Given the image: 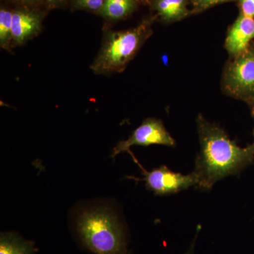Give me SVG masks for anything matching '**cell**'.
<instances>
[{
    "label": "cell",
    "mask_w": 254,
    "mask_h": 254,
    "mask_svg": "<svg viewBox=\"0 0 254 254\" xmlns=\"http://www.w3.org/2000/svg\"><path fill=\"white\" fill-rule=\"evenodd\" d=\"M200 143L195 158V170L198 188L210 190L222 179L240 173L254 159V143L241 148L215 124L209 123L201 115L197 118Z\"/></svg>",
    "instance_id": "obj_1"
},
{
    "label": "cell",
    "mask_w": 254,
    "mask_h": 254,
    "mask_svg": "<svg viewBox=\"0 0 254 254\" xmlns=\"http://www.w3.org/2000/svg\"><path fill=\"white\" fill-rule=\"evenodd\" d=\"M75 230L81 245L91 253H128L126 230L108 209L92 208L82 212Z\"/></svg>",
    "instance_id": "obj_2"
},
{
    "label": "cell",
    "mask_w": 254,
    "mask_h": 254,
    "mask_svg": "<svg viewBox=\"0 0 254 254\" xmlns=\"http://www.w3.org/2000/svg\"><path fill=\"white\" fill-rule=\"evenodd\" d=\"M150 34L148 23L127 31L110 32L91 69L98 74L121 72Z\"/></svg>",
    "instance_id": "obj_3"
},
{
    "label": "cell",
    "mask_w": 254,
    "mask_h": 254,
    "mask_svg": "<svg viewBox=\"0 0 254 254\" xmlns=\"http://www.w3.org/2000/svg\"><path fill=\"white\" fill-rule=\"evenodd\" d=\"M223 85L225 91L235 98L254 100V50L247 49L235 57L226 68Z\"/></svg>",
    "instance_id": "obj_4"
},
{
    "label": "cell",
    "mask_w": 254,
    "mask_h": 254,
    "mask_svg": "<svg viewBox=\"0 0 254 254\" xmlns=\"http://www.w3.org/2000/svg\"><path fill=\"white\" fill-rule=\"evenodd\" d=\"M143 174L145 187L155 195L173 194L198 185V178L194 172L182 175L172 171L165 165L150 172L144 170Z\"/></svg>",
    "instance_id": "obj_5"
},
{
    "label": "cell",
    "mask_w": 254,
    "mask_h": 254,
    "mask_svg": "<svg viewBox=\"0 0 254 254\" xmlns=\"http://www.w3.org/2000/svg\"><path fill=\"white\" fill-rule=\"evenodd\" d=\"M153 144L173 147L175 145V141L160 120L147 119L127 140L118 143L113 148L111 157L114 158L120 153L129 151L132 145L148 146Z\"/></svg>",
    "instance_id": "obj_6"
},
{
    "label": "cell",
    "mask_w": 254,
    "mask_h": 254,
    "mask_svg": "<svg viewBox=\"0 0 254 254\" xmlns=\"http://www.w3.org/2000/svg\"><path fill=\"white\" fill-rule=\"evenodd\" d=\"M254 38V18L241 14L229 31L225 48L232 56H238L248 49Z\"/></svg>",
    "instance_id": "obj_7"
},
{
    "label": "cell",
    "mask_w": 254,
    "mask_h": 254,
    "mask_svg": "<svg viewBox=\"0 0 254 254\" xmlns=\"http://www.w3.org/2000/svg\"><path fill=\"white\" fill-rule=\"evenodd\" d=\"M41 28V19L38 14L27 11L13 12L12 42L21 45L36 35Z\"/></svg>",
    "instance_id": "obj_8"
},
{
    "label": "cell",
    "mask_w": 254,
    "mask_h": 254,
    "mask_svg": "<svg viewBox=\"0 0 254 254\" xmlns=\"http://www.w3.org/2000/svg\"><path fill=\"white\" fill-rule=\"evenodd\" d=\"M36 243L15 232H1L0 254H36Z\"/></svg>",
    "instance_id": "obj_9"
},
{
    "label": "cell",
    "mask_w": 254,
    "mask_h": 254,
    "mask_svg": "<svg viewBox=\"0 0 254 254\" xmlns=\"http://www.w3.org/2000/svg\"><path fill=\"white\" fill-rule=\"evenodd\" d=\"M155 9L168 22L180 21L189 14L187 0H156Z\"/></svg>",
    "instance_id": "obj_10"
},
{
    "label": "cell",
    "mask_w": 254,
    "mask_h": 254,
    "mask_svg": "<svg viewBox=\"0 0 254 254\" xmlns=\"http://www.w3.org/2000/svg\"><path fill=\"white\" fill-rule=\"evenodd\" d=\"M135 5V1L123 2V1L106 0L104 6L100 11L108 17L119 19L129 14Z\"/></svg>",
    "instance_id": "obj_11"
},
{
    "label": "cell",
    "mask_w": 254,
    "mask_h": 254,
    "mask_svg": "<svg viewBox=\"0 0 254 254\" xmlns=\"http://www.w3.org/2000/svg\"><path fill=\"white\" fill-rule=\"evenodd\" d=\"M13 12L4 9L0 11V45L5 50H9L12 42Z\"/></svg>",
    "instance_id": "obj_12"
},
{
    "label": "cell",
    "mask_w": 254,
    "mask_h": 254,
    "mask_svg": "<svg viewBox=\"0 0 254 254\" xmlns=\"http://www.w3.org/2000/svg\"><path fill=\"white\" fill-rule=\"evenodd\" d=\"M193 5V12H199L215 6V5L234 1V0H190Z\"/></svg>",
    "instance_id": "obj_13"
},
{
    "label": "cell",
    "mask_w": 254,
    "mask_h": 254,
    "mask_svg": "<svg viewBox=\"0 0 254 254\" xmlns=\"http://www.w3.org/2000/svg\"><path fill=\"white\" fill-rule=\"evenodd\" d=\"M106 0H76L81 7L91 10H101Z\"/></svg>",
    "instance_id": "obj_14"
},
{
    "label": "cell",
    "mask_w": 254,
    "mask_h": 254,
    "mask_svg": "<svg viewBox=\"0 0 254 254\" xmlns=\"http://www.w3.org/2000/svg\"><path fill=\"white\" fill-rule=\"evenodd\" d=\"M242 14L249 17H254V0H240Z\"/></svg>",
    "instance_id": "obj_15"
},
{
    "label": "cell",
    "mask_w": 254,
    "mask_h": 254,
    "mask_svg": "<svg viewBox=\"0 0 254 254\" xmlns=\"http://www.w3.org/2000/svg\"><path fill=\"white\" fill-rule=\"evenodd\" d=\"M200 229V227H198V229H197L196 235H195L194 239L192 241L190 248L188 249V250L187 251L186 253L185 254H194L195 242H196L197 237H198V233H199Z\"/></svg>",
    "instance_id": "obj_16"
},
{
    "label": "cell",
    "mask_w": 254,
    "mask_h": 254,
    "mask_svg": "<svg viewBox=\"0 0 254 254\" xmlns=\"http://www.w3.org/2000/svg\"><path fill=\"white\" fill-rule=\"evenodd\" d=\"M65 0H48V3L52 6H57L64 1Z\"/></svg>",
    "instance_id": "obj_17"
},
{
    "label": "cell",
    "mask_w": 254,
    "mask_h": 254,
    "mask_svg": "<svg viewBox=\"0 0 254 254\" xmlns=\"http://www.w3.org/2000/svg\"><path fill=\"white\" fill-rule=\"evenodd\" d=\"M15 1H20L22 3H34L38 1V0H15Z\"/></svg>",
    "instance_id": "obj_18"
},
{
    "label": "cell",
    "mask_w": 254,
    "mask_h": 254,
    "mask_svg": "<svg viewBox=\"0 0 254 254\" xmlns=\"http://www.w3.org/2000/svg\"><path fill=\"white\" fill-rule=\"evenodd\" d=\"M138 1H141L143 3H147L148 1V0H138Z\"/></svg>",
    "instance_id": "obj_19"
},
{
    "label": "cell",
    "mask_w": 254,
    "mask_h": 254,
    "mask_svg": "<svg viewBox=\"0 0 254 254\" xmlns=\"http://www.w3.org/2000/svg\"><path fill=\"white\" fill-rule=\"evenodd\" d=\"M253 115H254V107L253 108Z\"/></svg>",
    "instance_id": "obj_20"
},
{
    "label": "cell",
    "mask_w": 254,
    "mask_h": 254,
    "mask_svg": "<svg viewBox=\"0 0 254 254\" xmlns=\"http://www.w3.org/2000/svg\"><path fill=\"white\" fill-rule=\"evenodd\" d=\"M131 254V252H128V254Z\"/></svg>",
    "instance_id": "obj_21"
}]
</instances>
